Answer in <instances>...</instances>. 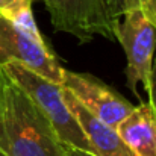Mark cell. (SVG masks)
I'll use <instances>...</instances> for the list:
<instances>
[{"label": "cell", "mask_w": 156, "mask_h": 156, "mask_svg": "<svg viewBox=\"0 0 156 156\" xmlns=\"http://www.w3.org/2000/svg\"><path fill=\"white\" fill-rule=\"evenodd\" d=\"M64 156H96L90 152H85V150H80V149H74V147H65V152Z\"/></svg>", "instance_id": "4fadbf2b"}, {"label": "cell", "mask_w": 156, "mask_h": 156, "mask_svg": "<svg viewBox=\"0 0 156 156\" xmlns=\"http://www.w3.org/2000/svg\"><path fill=\"white\" fill-rule=\"evenodd\" d=\"M62 94L71 114L80 124L87 140L96 149L97 156H133L123 143L117 129L108 126L96 115H93L68 90L62 88Z\"/></svg>", "instance_id": "52a82bcc"}, {"label": "cell", "mask_w": 156, "mask_h": 156, "mask_svg": "<svg viewBox=\"0 0 156 156\" xmlns=\"http://www.w3.org/2000/svg\"><path fill=\"white\" fill-rule=\"evenodd\" d=\"M34 2L35 0H0V15L12 21L15 26L21 27L37 40H44L32 12Z\"/></svg>", "instance_id": "9c48e42d"}, {"label": "cell", "mask_w": 156, "mask_h": 156, "mask_svg": "<svg viewBox=\"0 0 156 156\" xmlns=\"http://www.w3.org/2000/svg\"><path fill=\"white\" fill-rule=\"evenodd\" d=\"M55 30L74 37L80 44L91 43L97 35L114 41L115 21L105 0H43Z\"/></svg>", "instance_id": "277c9868"}, {"label": "cell", "mask_w": 156, "mask_h": 156, "mask_svg": "<svg viewBox=\"0 0 156 156\" xmlns=\"http://www.w3.org/2000/svg\"><path fill=\"white\" fill-rule=\"evenodd\" d=\"M114 35L126 55L127 87L141 102L136 91V83L141 82L146 93H149L152 65L156 52V29L140 8H133L123 14L118 21H115Z\"/></svg>", "instance_id": "3957f363"}, {"label": "cell", "mask_w": 156, "mask_h": 156, "mask_svg": "<svg viewBox=\"0 0 156 156\" xmlns=\"http://www.w3.org/2000/svg\"><path fill=\"white\" fill-rule=\"evenodd\" d=\"M0 156H5V155H3V153H2V152H0Z\"/></svg>", "instance_id": "5bb4252c"}, {"label": "cell", "mask_w": 156, "mask_h": 156, "mask_svg": "<svg viewBox=\"0 0 156 156\" xmlns=\"http://www.w3.org/2000/svg\"><path fill=\"white\" fill-rule=\"evenodd\" d=\"M6 62H20L61 85L64 68L46 40H37L0 15V65Z\"/></svg>", "instance_id": "5b68a950"}, {"label": "cell", "mask_w": 156, "mask_h": 156, "mask_svg": "<svg viewBox=\"0 0 156 156\" xmlns=\"http://www.w3.org/2000/svg\"><path fill=\"white\" fill-rule=\"evenodd\" d=\"M61 87L68 90L93 115L114 129L135 108L118 91L87 73H74L64 68Z\"/></svg>", "instance_id": "8992f818"}, {"label": "cell", "mask_w": 156, "mask_h": 156, "mask_svg": "<svg viewBox=\"0 0 156 156\" xmlns=\"http://www.w3.org/2000/svg\"><path fill=\"white\" fill-rule=\"evenodd\" d=\"M108 12L114 21H118L123 14H126L129 9L138 8L140 0H105Z\"/></svg>", "instance_id": "30bf717a"}, {"label": "cell", "mask_w": 156, "mask_h": 156, "mask_svg": "<svg viewBox=\"0 0 156 156\" xmlns=\"http://www.w3.org/2000/svg\"><path fill=\"white\" fill-rule=\"evenodd\" d=\"M117 132L133 156H156V117L149 103L140 102Z\"/></svg>", "instance_id": "ba28073f"}, {"label": "cell", "mask_w": 156, "mask_h": 156, "mask_svg": "<svg viewBox=\"0 0 156 156\" xmlns=\"http://www.w3.org/2000/svg\"><path fill=\"white\" fill-rule=\"evenodd\" d=\"M0 67L20 88H23L40 105V108L52 121L61 143L65 147L80 149L97 156L96 149L87 140L80 124L65 103L59 83L46 79L44 76L20 62H6Z\"/></svg>", "instance_id": "7a4b0ae2"}, {"label": "cell", "mask_w": 156, "mask_h": 156, "mask_svg": "<svg viewBox=\"0 0 156 156\" xmlns=\"http://www.w3.org/2000/svg\"><path fill=\"white\" fill-rule=\"evenodd\" d=\"M0 152L5 156H64L52 121L0 67Z\"/></svg>", "instance_id": "6da1fadb"}, {"label": "cell", "mask_w": 156, "mask_h": 156, "mask_svg": "<svg viewBox=\"0 0 156 156\" xmlns=\"http://www.w3.org/2000/svg\"><path fill=\"white\" fill-rule=\"evenodd\" d=\"M147 96H149V105L152 106L156 117V52L153 58V65H152V74H150V90Z\"/></svg>", "instance_id": "7c38bea8"}, {"label": "cell", "mask_w": 156, "mask_h": 156, "mask_svg": "<svg viewBox=\"0 0 156 156\" xmlns=\"http://www.w3.org/2000/svg\"><path fill=\"white\" fill-rule=\"evenodd\" d=\"M138 8L143 11L146 18L150 21V24L156 29V0H140Z\"/></svg>", "instance_id": "8fae6325"}]
</instances>
